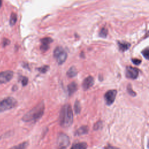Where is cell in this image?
I'll use <instances>...</instances> for the list:
<instances>
[{
	"label": "cell",
	"instance_id": "obj_4",
	"mask_svg": "<svg viewBox=\"0 0 149 149\" xmlns=\"http://www.w3.org/2000/svg\"><path fill=\"white\" fill-rule=\"evenodd\" d=\"M67 53L62 47H57L54 51V56L59 65L63 63L67 58Z\"/></svg>",
	"mask_w": 149,
	"mask_h": 149
},
{
	"label": "cell",
	"instance_id": "obj_22",
	"mask_svg": "<svg viewBox=\"0 0 149 149\" xmlns=\"http://www.w3.org/2000/svg\"><path fill=\"white\" fill-rule=\"evenodd\" d=\"M143 55L146 59H148V56H149V50H148V47H147L145 48L144 50L142 51L141 52Z\"/></svg>",
	"mask_w": 149,
	"mask_h": 149
},
{
	"label": "cell",
	"instance_id": "obj_9",
	"mask_svg": "<svg viewBox=\"0 0 149 149\" xmlns=\"http://www.w3.org/2000/svg\"><path fill=\"white\" fill-rule=\"evenodd\" d=\"M58 144H59L60 147L66 148L69 144L68 136L63 133H61L58 137Z\"/></svg>",
	"mask_w": 149,
	"mask_h": 149
},
{
	"label": "cell",
	"instance_id": "obj_20",
	"mask_svg": "<svg viewBox=\"0 0 149 149\" xmlns=\"http://www.w3.org/2000/svg\"><path fill=\"white\" fill-rule=\"evenodd\" d=\"M49 69V66H48V65H45V66H43L42 67H40L39 68L37 69V70L40 72L41 73H46Z\"/></svg>",
	"mask_w": 149,
	"mask_h": 149
},
{
	"label": "cell",
	"instance_id": "obj_16",
	"mask_svg": "<svg viewBox=\"0 0 149 149\" xmlns=\"http://www.w3.org/2000/svg\"><path fill=\"white\" fill-rule=\"evenodd\" d=\"M77 71L74 66H72L67 72V76L69 77H73L77 75Z\"/></svg>",
	"mask_w": 149,
	"mask_h": 149
},
{
	"label": "cell",
	"instance_id": "obj_24",
	"mask_svg": "<svg viewBox=\"0 0 149 149\" xmlns=\"http://www.w3.org/2000/svg\"><path fill=\"white\" fill-rule=\"evenodd\" d=\"M28 81H29V80H28L27 77H25V76H23V77H22L21 82H22V85H23V86H26V85L27 84Z\"/></svg>",
	"mask_w": 149,
	"mask_h": 149
},
{
	"label": "cell",
	"instance_id": "obj_3",
	"mask_svg": "<svg viewBox=\"0 0 149 149\" xmlns=\"http://www.w3.org/2000/svg\"><path fill=\"white\" fill-rule=\"evenodd\" d=\"M17 104V100L12 97H8L0 100V112L15 108Z\"/></svg>",
	"mask_w": 149,
	"mask_h": 149
},
{
	"label": "cell",
	"instance_id": "obj_23",
	"mask_svg": "<svg viewBox=\"0 0 149 149\" xmlns=\"http://www.w3.org/2000/svg\"><path fill=\"white\" fill-rule=\"evenodd\" d=\"M102 126V122L101 121H98L96 123H95L94 126V129L97 130H98L100 128H101Z\"/></svg>",
	"mask_w": 149,
	"mask_h": 149
},
{
	"label": "cell",
	"instance_id": "obj_12",
	"mask_svg": "<svg viewBox=\"0 0 149 149\" xmlns=\"http://www.w3.org/2000/svg\"><path fill=\"white\" fill-rule=\"evenodd\" d=\"M77 90V85L76 83L73 81L68 86V91L69 95H72Z\"/></svg>",
	"mask_w": 149,
	"mask_h": 149
},
{
	"label": "cell",
	"instance_id": "obj_21",
	"mask_svg": "<svg viewBox=\"0 0 149 149\" xmlns=\"http://www.w3.org/2000/svg\"><path fill=\"white\" fill-rule=\"evenodd\" d=\"M127 91H128L129 94L130 95H131L132 96L134 97V96L136 95V92H134L133 90V89L132 88V85L130 84H129L128 86H127Z\"/></svg>",
	"mask_w": 149,
	"mask_h": 149
},
{
	"label": "cell",
	"instance_id": "obj_8",
	"mask_svg": "<svg viewBox=\"0 0 149 149\" xmlns=\"http://www.w3.org/2000/svg\"><path fill=\"white\" fill-rule=\"evenodd\" d=\"M53 41V40L50 37H45L41 40L40 50L42 52L47 51L49 48V44Z\"/></svg>",
	"mask_w": 149,
	"mask_h": 149
},
{
	"label": "cell",
	"instance_id": "obj_1",
	"mask_svg": "<svg viewBox=\"0 0 149 149\" xmlns=\"http://www.w3.org/2000/svg\"><path fill=\"white\" fill-rule=\"evenodd\" d=\"M60 125L64 127H68L71 126L73 120V114L69 104L65 105L61 110L59 115Z\"/></svg>",
	"mask_w": 149,
	"mask_h": 149
},
{
	"label": "cell",
	"instance_id": "obj_19",
	"mask_svg": "<svg viewBox=\"0 0 149 149\" xmlns=\"http://www.w3.org/2000/svg\"><path fill=\"white\" fill-rule=\"evenodd\" d=\"M108 34V30L106 28H102L100 31L99 33V36L102 38H106Z\"/></svg>",
	"mask_w": 149,
	"mask_h": 149
},
{
	"label": "cell",
	"instance_id": "obj_11",
	"mask_svg": "<svg viewBox=\"0 0 149 149\" xmlns=\"http://www.w3.org/2000/svg\"><path fill=\"white\" fill-rule=\"evenodd\" d=\"M118 47H119V50L121 51L122 52L126 51L130 47V43H129L127 42H125V41H122V42L118 41Z\"/></svg>",
	"mask_w": 149,
	"mask_h": 149
},
{
	"label": "cell",
	"instance_id": "obj_13",
	"mask_svg": "<svg viewBox=\"0 0 149 149\" xmlns=\"http://www.w3.org/2000/svg\"><path fill=\"white\" fill-rule=\"evenodd\" d=\"M88 132V127L87 126H82L80 127H79L75 132L74 135L75 136H80L82 134H87Z\"/></svg>",
	"mask_w": 149,
	"mask_h": 149
},
{
	"label": "cell",
	"instance_id": "obj_15",
	"mask_svg": "<svg viewBox=\"0 0 149 149\" xmlns=\"http://www.w3.org/2000/svg\"><path fill=\"white\" fill-rule=\"evenodd\" d=\"M29 145L28 141H23L19 144L14 146L9 149H26Z\"/></svg>",
	"mask_w": 149,
	"mask_h": 149
},
{
	"label": "cell",
	"instance_id": "obj_5",
	"mask_svg": "<svg viewBox=\"0 0 149 149\" xmlns=\"http://www.w3.org/2000/svg\"><path fill=\"white\" fill-rule=\"evenodd\" d=\"M116 94L117 91L116 90H110L105 93L104 95V100L108 105H110L113 104L115 100Z\"/></svg>",
	"mask_w": 149,
	"mask_h": 149
},
{
	"label": "cell",
	"instance_id": "obj_29",
	"mask_svg": "<svg viewBox=\"0 0 149 149\" xmlns=\"http://www.w3.org/2000/svg\"><path fill=\"white\" fill-rule=\"evenodd\" d=\"M59 149H66V148H65V147H59Z\"/></svg>",
	"mask_w": 149,
	"mask_h": 149
},
{
	"label": "cell",
	"instance_id": "obj_17",
	"mask_svg": "<svg viewBox=\"0 0 149 149\" xmlns=\"http://www.w3.org/2000/svg\"><path fill=\"white\" fill-rule=\"evenodd\" d=\"M17 21V15L15 13H12L10 16L9 19V24L11 26H13L15 24L16 22Z\"/></svg>",
	"mask_w": 149,
	"mask_h": 149
},
{
	"label": "cell",
	"instance_id": "obj_14",
	"mask_svg": "<svg viewBox=\"0 0 149 149\" xmlns=\"http://www.w3.org/2000/svg\"><path fill=\"white\" fill-rule=\"evenodd\" d=\"M87 144L85 142H79L72 145L70 149H87Z\"/></svg>",
	"mask_w": 149,
	"mask_h": 149
},
{
	"label": "cell",
	"instance_id": "obj_2",
	"mask_svg": "<svg viewBox=\"0 0 149 149\" xmlns=\"http://www.w3.org/2000/svg\"><path fill=\"white\" fill-rule=\"evenodd\" d=\"M44 112V104L43 102H41L24 114L22 117V120L26 122L36 121L42 116Z\"/></svg>",
	"mask_w": 149,
	"mask_h": 149
},
{
	"label": "cell",
	"instance_id": "obj_10",
	"mask_svg": "<svg viewBox=\"0 0 149 149\" xmlns=\"http://www.w3.org/2000/svg\"><path fill=\"white\" fill-rule=\"evenodd\" d=\"M94 78L92 76H89L87 77L86 78H85V79L83 80L82 83L83 89L84 90H87L89 89L90 87L93 86V85L94 84Z\"/></svg>",
	"mask_w": 149,
	"mask_h": 149
},
{
	"label": "cell",
	"instance_id": "obj_26",
	"mask_svg": "<svg viewBox=\"0 0 149 149\" xmlns=\"http://www.w3.org/2000/svg\"><path fill=\"white\" fill-rule=\"evenodd\" d=\"M132 61L136 65H140L141 63V61L140 59H137V58L132 59Z\"/></svg>",
	"mask_w": 149,
	"mask_h": 149
},
{
	"label": "cell",
	"instance_id": "obj_6",
	"mask_svg": "<svg viewBox=\"0 0 149 149\" xmlns=\"http://www.w3.org/2000/svg\"><path fill=\"white\" fill-rule=\"evenodd\" d=\"M13 76V72L12 70H5L0 72V84H4L11 80Z\"/></svg>",
	"mask_w": 149,
	"mask_h": 149
},
{
	"label": "cell",
	"instance_id": "obj_7",
	"mask_svg": "<svg viewBox=\"0 0 149 149\" xmlns=\"http://www.w3.org/2000/svg\"><path fill=\"white\" fill-rule=\"evenodd\" d=\"M126 76L127 78L136 79L139 76V70L132 66H127L126 69Z\"/></svg>",
	"mask_w": 149,
	"mask_h": 149
},
{
	"label": "cell",
	"instance_id": "obj_25",
	"mask_svg": "<svg viewBox=\"0 0 149 149\" xmlns=\"http://www.w3.org/2000/svg\"><path fill=\"white\" fill-rule=\"evenodd\" d=\"M10 44V40H8V38H4L3 39V41H2V45H3V47H5V46L9 45Z\"/></svg>",
	"mask_w": 149,
	"mask_h": 149
},
{
	"label": "cell",
	"instance_id": "obj_18",
	"mask_svg": "<svg viewBox=\"0 0 149 149\" xmlns=\"http://www.w3.org/2000/svg\"><path fill=\"white\" fill-rule=\"evenodd\" d=\"M74 112L76 114H79L80 112L81 111V106H80V102L77 100L76 101V102H74Z\"/></svg>",
	"mask_w": 149,
	"mask_h": 149
},
{
	"label": "cell",
	"instance_id": "obj_28",
	"mask_svg": "<svg viewBox=\"0 0 149 149\" xmlns=\"http://www.w3.org/2000/svg\"><path fill=\"white\" fill-rule=\"evenodd\" d=\"M2 2L1 1H0V8L2 6Z\"/></svg>",
	"mask_w": 149,
	"mask_h": 149
},
{
	"label": "cell",
	"instance_id": "obj_27",
	"mask_svg": "<svg viewBox=\"0 0 149 149\" xmlns=\"http://www.w3.org/2000/svg\"><path fill=\"white\" fill-rule=\"evenodd\" d=\"M104 149H118L116 147H114V146H112L111 145H109V144H108L107 146H106L104 148Z\"/></svg>",
	"mask_w": 149,
	"mask_h": 149
}]
</instances>
